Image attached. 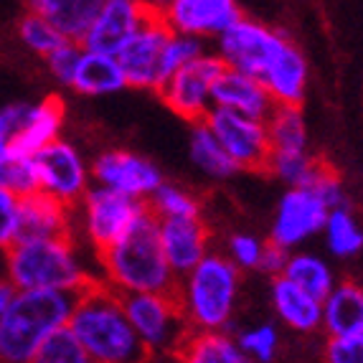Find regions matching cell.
<instances>
[{"label":"cell","instance_id":"6da1fadb","mask_svg":"<svg viewBox=\"0 0 363 363\" xmlns=\"http://www.w3.org/2000/svg\"><path fill=\"white\" fill-rule=\"evenodd\" d=\"M97 267L99 282L120 297L173 295L178 285V277L160 249L157 221L150 216V211L143 213L120 242L97 255Z\"/></svg>","mask_w":363,"mask_h":363},{"label":"cell","instance_id":"7a4b0ae2","mask_svg":"<svg viewBox=\"0 0 363 363\" xmlns=\"http://www.w3.org/2000/svg\"><path fill=\"white\" fill-rule=\"evenodd\" d=\"M67 328L91 363H152L130 325L122 297L102 282L79 292Z\"/></svg>","mask_w":363,"mask_h":363},{"label":"cell","instance_id":"3957f363","mask_svg":"<svg viewBox=\"0 0 363 363\" xmlns=\"http://www.w3.org/2000/svg\"><path fill=\"white\" fill-rule=\"evenodd\" d=\"M8 282L16 292H67L79 295L99 282L86 269L77 247V236L61 239H28L8 249Z\"/></svg>","mask_w":363,"mask_h":363},{"label":"cell","instance_id":"277c9868","mask_svg":"<svg viewBox=\"0 0 363 363\" xmlns=\"http://www.w3.org/2000/svg\"><path fill=\"white\" fill-rule=\"evenodd\" d=\"M74 300L67 292H16L0 320V363H33L38 348L67 328Z\"/></svg>","mask_w":363,"mask_h":363},{"label":"cell","instance_id":"5b68a950","mask_svg":"<svg viewBox=\"0 0 363 363\" xmlns=\"http://www.w3.org/2000/svg\"><path fill=\"white\" fill-rule=\"evenodd\" d=\"M239 269L226 255L211 252L196 269L178 279L176 300L186 325L199 333H224L239 300Z\"/></svg>","mask_w":363,"mask_h":363},{"label":"cell","instance_id":"8992f818","mask_svg":"<svg viewBox=\"0 0 363 363\" xmlns=\"http://www.w3.org/2000/svg\"><path fill=\"white\" fill-rule=\"evenodd\" d=\"M125 313L135 335L147 351L150 361L173 363L191 328L186 325L176 295H130L122 297Z\"/></svg>","mask_w":363,"mask_h":363},{"label":"cell","instance_id":"52a82bcc","mask_svg":"<svg viewBox=\"0 0 363 363\" xmlns=\"http://www.w3.org/2000/svg\"><path fill=\"white\" fill-rule=\"evenodd\" d=\"M145 211L147 206L140 201L107 191V188L91 186L82 203L74 208V224L82 229L86 244L97 257L115 242H120Z\"/></svg>","mask_w":363,"mask_h":363},{"label":"cell","instance_id":"ba28073f","mask_svg":"<svg viewBox=\"0 0 363 363\" xmlns=\"http://www.w3.org/2000/svg\"><path fill=\"white\" fill-rule=\"evenodd\" d=\"M287 41L290 38L282 30L262 23V21L249 18L244 13L231 28H226L216 38L213 56L221 61L224 69L262 79V74L267 72V67L272 64V59L282 51Z\"/></svg>","mask_w":363,"mask_h":363},{"label":"cell","instance_id":"9c48e42d","mask_svg":"<svg viewBox=\"0 0 363 363\" xmlns=\"http://www.w3.org/2000/svg\"><path fill=\"white\" fill-rule=\"evenodd\" d=\"M221 69L224 67L213 56V51H206L196 61L178 69L173 77L165 79L157 89V97L163 99L170 112H176L191 125H199L213 109V84Z\"/></svg>","mask_w":363,"mask_h":363},{"label":"cell","instance_id":"30bf717a","mask_svg":"<svg viewBox=\"0 0 363 363\" xmlns=\"http://www.w3.org/2000/svg\"><path fill=\"white\" fill-rule=\"evenodd\" d=\"M33 168H36L38 191L61 201L69 208H77L86 196V191L91 188L89 165L67 140H56L49 147L36 152Z\"/></svg>","mask_w":363,"mask_h":363},{"label":"cell","instance_id":"8fae6325","mask_svg":"<svg viewBox=\"0 0 363 363\" xmlns=\"http://www.w3.org/2000/svg\"><path fill=\"white\" fill-rule=\"evenodd\" d=\"M206 128L224 147L229 160L236 170H252V173H267L269 168V138H267L264 122L249 120V117L226 112V109L213 107L206 115Z\"/></svg>","mask_w":363,"mask_h":363},{"label":"cell","instance_id":"7c38bea8","mask_svg":"<svg viewBox=\"0 0 363 363\" xmlns=\"http://www.w3.org/2000/svg\"><path fill=\"white\" fill-rule=\"evenodd\" d=\"M157 18L170 33L191 36L199 41H216L226 28L242 18L244 11L236 0H168L152 3Z\"/></svg>","mask_w":363,"mask_h":363},{"label":"cell","instance_id":"4fadbf2b","mask_svg":"<svg viewBox=\"0 0 363 363\" xmlns=\"http://www.w3.org/2000/svg\"><path fill=\"white\" fill-rule=\"evenodd\" d=\"M152 3L143 0H102L97 16L86 30L82 49L89 54L117 59L143 26L152 18Z\"/></svg>","mask_w":363,"mask_h":363},{"label":"cell","instance_id":"5bb4252c","mask_svg":"<svg viewBox=\"0 0 363 363\" xmlns=\"http://www.w3.org/2000/svg\"><path fill=\"white\" fill-rule=\"evenodd\" d=\"M91 181L94 186L128 196L140 203H147L160 183L165 181L160 168L152 160L130 150H107L94 157L91 163Z\"/></svg>","mask_w":363,"mask_h":363},{"label":"cell","instance_id":"9a60e30c","mask_svg":"<svg viewBox=\"0 0 363 363\" xmlns=\"http://www.w3.org/2000/svg\"><path fill=\"white\" fill-rule=\"evenodd\" d=\"M328 206L310 188H287L274 211L269 239L274 247L292 252L305 244L310 236L320 234L328 221Z\"/></svg>","mask_w":363,"mask_h":363},{"label":"cell","instance_id":"2e32d148","mask_svg":"<svg viewBox=\"0 0 363 363\" xmlns=\"http://www.w3.org/2000/svg\"><path fill=\"white\" fill-rule=\"evenodd\" d=\"M155 11V6H152ZM170 38V28L152 13L143 28L135 33L133 41L117 54L125 84L133 89H160L163 84V54Z\"/></svg>","mask_w":363,"mask_h":363},{"label":"cell","instance_id":"e0dca14e","mask_svg":"<svg viewBox=\"0 0 363 363\" xmlns=\"http://www.w3.org/2000/svg\"><path fill=\"white\" fill-rule=\"evenodd\" d=\"M157 239L165 262L178 279L186 277L211 255V229L201 216L157 221Z\"/></svg>","mask_w":363,"mask_h":363},{"label":"cell","instance_id":"ac0fdd59","mask_svg":"<svg viewBox=\"0 0 363 363\" xmlns=\"http://www.w3.org/2000/svg\"><path fill=\"white\" fill-rule=\"evenodd\" d=\"M213 107L236 112L249 120L267 122V117L272 115L274 102L259 79L231 72V69H221L216 84H213Z\"/></svg>","mask_w":363,"mask_h":363},{"label":"cell","instance_id":"d6986e66","mask_svg":"<svg viewBox=\"0 0 363 363\" xmlns=\"http://www.w3.org/2000/svg\"><path fill=\"white\" fill-rule=\"evenodd\" d=\"M274 107H300L308 91V59L287 41L259 79Z\"/></svg>","mask_w":363,"mask_h":363},{"label":"cell","instance_id":"ffe728a7","mask_svg":"<svg viewBox=\"0 0 363 363\" xmlns=\"http://www.w3.org/2000/svg\"><path fill=\"white\" fill-rule=\"evenodd\" d=\"M64 115H67V104L61 102V97H56V94H51L38 104H28L23 122H21L18 133L13 135L8 150L33 157L43 147L61 140L59 135L61 128H64Z\"/></svg>","mask_w":363,"mask_h":363},{"label":"cell","instance_id":"44dd1931","mask_svg":"<svg viewBox=\"0 0 363 363\" xmlns=\"http://www.w3.org/2000/svg\"><path fill=\"white\" fill-rule=\"evenodd\" d=\"M74 208L64 206L61 201L51 196L36 194L21 199V229L18 242L28 239H61V236H74Z\"/></svg>","mask_w":363,"mask_h":363},{"label":"cell","instance_id":"7402d4cb","mask_svg":"<svg viewBox=\"0 0 363 363\" xmlns=\"http://www.w3.org/2000/svg\"><path fill=\"white\" fill-rule=\"evenodd\" d=\"M102 0H30L26 11L49 21L67 43H82Z\"/></svg>","mask_w":363,"mask_h":363},{"label":"cell","instance_id":"603a6c76","mask_svg":"<svg viewBox=\"0 0 363 363\" xmlns=\"http://www.w3.org/2000/svg\"><path fill=\"white\" fill-rule=\"evenodd\" d=\"M323 330L328 338L363 333V287L356 282H335L323 300Z\"/></svg>","mask_w":363,"mask_h":363},{"label":"cell","instance_id":"cb8c5ba5","mask_svg":"<svg viewBox=\"0 0 363 363\" xmlns=\"http://www.w3.org/2000/svg\"><path fill=\"white\" fill-rule=\"evenodd\" d=\"M272 308L277 318L297 333H315L323 328V303L310 297L285 277L272 279Z\"/></svg>","mask_w":363,"mask_h":363},{"label":"cell","instance_id":"d4e9b609","mask_svg":"<svg viewBox=\"0 0 363 363\" xmlns=\"http://www.w3.org/2000/svg\"><path fill=\"white\" fill-rule=\"evenodd\" d=\"M125 77L112 56H99L84 51L79 61L77 74L72 79V89L84 94V97H104V94H115L125 89Z\"/></svg>","mask_w":363,"mask_h":363},{"label":"cell","instance_id":"484cf974","mask_svg":"<svg viewBox=\"0 0 363 363\" xmlns=\"http://www.w3.org/2000/svg\"><path fill=\"white\" fill-rule=\"evenodd\" d=\"M173 363H247L236 338L224 333H199L191 330L178 348Z\"/></svg>","mask_w":363,"mask_h":363},{"label":"cell","instance_id":"4316f807","mask_svg":"<svg viewBox=\"0 0 363 363\" xmlns=\"http://www.w3.org/2000/svg\"><path fill=\"white\" fill-rule=\"evenodd\" d=\"M282 277L320 303L335 287V274L330 264L318 255H310V252H290Z\"/></svg>","mask_w":363,"mask_h":363},{"label":"cell","instance_id":"83f0119b","mask_svg":"<svg viewBox=\"0 0 363 363\" xmlns=\"http://www.w3.org/2000/svg\"><path fill=\"white\" fill-rule=\"evenodd\" d=\"M272 155L308 152V128L300 107H274L264 122Z\"/></svg>","mask_w":363,"mask_h":363},{"label":"cell","instance_id":"f1b7e54d","mask_svg":"<svg viewBox=\"0 0 363 363\" xmlns=\"http://www.w3.org/2000/svg\"><path fill=\"white\" fill-rule=\"evenodd\" d=\"M188 152H191V163L206 173L213 181H226L239 170L234 168V163L229 160V155L224 152V147L218 145V140L211 135V130L206 128V122H199L191 128V143H188Z\"/></svg>","mask_w":363,"mask_h":363},{"label":"cell","instance_id":"f546056e","mask_svg":"<svg viewBox=\"0 0 363 363\" xmlns=\"http://www.w3.org/2000/svg\"><path fill=\"white\" fill-rule=\"evenodd\" d=\"M147 211L155 221H168V218H196L201 216L199 196L191 194L188 188L176 183L163 181L155 194L147 199Z\"/></svg>","mask_w":363,"mask_h":363},{"label":"cell","instance_id":"4dcf8cb0","mask_svg":"<svg viewBox=\"0 0 363 363\" xmlns=\"http://www.w3.org/2000/svg\"><path fill=\"white\" fill-rule=\"evenodd\" d=\"M323 234H325V244L330 249V255L335 257H353L363 249V229L348 206L328 213Z\"/></svg>","mask_w":363,"mask_h":363},{"label":"cell","instance_id":"1f68e13d","mask_svg":"<svg viewBox=\"0 0 363 363\" xmlns=\"http://www.w3.org/2000/svg\"><path fill=\"white\" fill-rule=\"evenodd\" d=\"M325 160L310 155V152H295V155H272L267 173L282 181L287 188H308L320 173Z\"/></svg>","mask_w":363,"mask_h":363},{"label":"cell","instance_id":"d6a6232c","mask_svg":"<svg viewBox=\"0 0 363 363\" xmlns=\"http://www.w3.org/2000/svg\"><path fill=\"white\" fill-rule=\"evenodd\" d=\"M0 191L13 194L16 199L36 194V168H33V157L18 155L13 150L0 152Z\"/></svg>","mask_w":363,"mask_h":363},{"label":"cell","instance_id":"836d02e7","mask_svg":"<svg viewBox=\"0 0 363 363\" xmlns=\"http://www.w3.org/2000/svg\"><path fill=\"white\" fill-rule=\"evenodd\" d=\"M236 345L244 353L247 363H272L279 348V333L274 325L262 323L236 335Z\"/></svg>","mask_w":363,"mask_h":363},{"label":"cell","instance_id":"e575fe53","mask_svg":"<svg viewBox=\"0 0 363 363\" xmlns=\"http://www.w3.org/2000/svg\"><path fill=\"white\" fill-rule=\"evenodd\" d=\"M18 36L30 51H36V54L43 56V59L54 54L61 43H67L59 33H56V28L49 23V21L33 11H26L23 18L18 21Z\"/></svg>","mask_w":363,"mask_h":363},{"label":"cell","instance_id":"d590c367","mask_svg":"<svg viewBox=\"0 0 363 363\" xmlns=\"http://www.w3.org/2000/svg\"><path fill=\"white\" fill-rule=\"evenodd\" d=\"M33 363H91L86 351L79 345L69 328H61L38 348Z\"/></svg>","mask_w":363,"mask_h":363},{"label":"cell","instance_id":"8d00e7d4","mask_svg":"<svg viewBox=\"0 0 363 363\" xmlns=\"http://www.w3.org/2000/svg\"><path fill=\"white\" fill-rule=\"evenodd\" d=\"M203 54H206V43L203 41L170 33L168 43H165V54H163V82L168 77H173L178 69H183L186 64H191V61H196Z\"/></svg>","mask_w":363,"mask_h":363},{"label":"cell","instance_id":"74e56055","mask_svg":"<svg viewBox=\"0 0 363 363\" xmlns=\"http://www.w3.org/2000/svg\"><path fill=\"white\" fill-rule=\"evenodd\" d=\"M264 244L255 234H234L229 239V252L226 259L242 272V269H259L262 255H264Z\"/></svg>","mask_w":363,"mask_h":363},{"label":"cell","instance_id":"f35d334b","mask_svg":"<svg viewBox=\"0 0 363 363\" xmlns=\"http://www.w3.org/2000/svg\"><path fill=\"white\" fill-rule=\"evenodd\" d=\"M308 188L323 201V203H325L328 211H335V208L348 206V196H345L343 181H340V176L328 163L323 165L320 173L315 176V181L310 183Z\"/></svg>","mask_w":363,"mask_h":363},{"label":"cell","instance_id":"ab89813d","mask_svg":"<svg viewBox=\"0 0 363 363\" xmlns=\"http://www.w3.org/2000/svg\"><path fill=\"white\" fill-rule=\"evenodd\" d=\"M82 54H84L82 43H61L54 54L46 56L49 72L56 77V82L72 86V79H74V74H77V67H79V61H82Z\"/></svg>","mask_w":363,"mask_h":363},{"label":"cell","instance_id":"60d3db41","mask_svg":"<svg viewBox=\"0 0 363 363\" xmlns=\"http://www.w3.org/2000/svg\"><path fill=\"white\" fill-rule=\"evenodd\" d=\"M21 229V199L0 191V249H11L18 242Z\"/></svg>","mask_w":363,"mask_h":363},{"label":"cell","instance_id":"b9f144b4","mask_svg":"<svg viewBox=\"0 0 363 363\" xmlns=\"http://www.w3.org/2000/svg\"><path fill=\"white\" fill-rule=\"evenodd\" d=\"M325 363H363V333L345 338H328Z\"/></svg>","mask_w":363,"mask_h":363},{"label":"cell","instance_id":"7bdbcfd3","mask_svg":"<svg viewBox=\"0 0 363 363\" xmlns=\"http://www.w3.org/2000/svg\"><path fill=\"white\" fill-rule=\"evenodd\" d=\"M287 257H290V252H285V249L274 247L272 242L264 244V255H262V264L259 269L262 272H267L269 277H282V272H285V264H287Z\"/></svg>","mask_w":363,"mask_h":363},{"label":"cell","instance_id":"ee69618b","mask_svg":"<svg viewBox=\"0 0 363 363\" xmlns=\"http://www.w3.org/2000/svg\"><path fill=\"white\" fill-rule=\"evenodd\" d=\"M13 295H16V290H13L11 282H8V279H0V320H3V315H6Z\"/></svg>","mask_w":363,"mask_h":363},{"label":"cell","instance_id":"f6af8a7d","mask_svg":"<svg viewBox=\"0 0 363 363\" xmlns=\"http://www.w3.org/2000/svg\"><path fill=\"white\" fill-rule=\"evenodd\" d=\"M8 143H11V140H8L6 128H3V122H0V152H3V150H8Z\"/></svg>","mask_w":363,"mask_h":363}]
</instances>
